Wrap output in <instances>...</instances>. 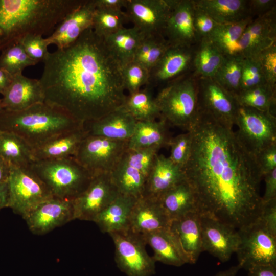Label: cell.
Masks as SVG:
<instances>
[{
	"label": "cell",
	"mask_w": 276,
	"mask_h": 276,
	"mask_svg": "<svg viewBox=\"0 0 276 276\" xmlns=\"http://www.w3.org/2000/svg\"><path fill=\"white\" fill-rule=\"evenodd\" d=\"M235 125L236 133L247 150L255 157L263 149L276 143L275 116L239 105Z\"/></svg>",
	"instance_id": "cell-8"
},
{
	"label": "cell",
	"mask_w": 276,
	"mask_h": 276,
	"mask_svg": "<svg viewBox=\"0 0 276 276\" xmlns=\"http://www.w3.org/2000/svg\"><path fill=\"white\" fill-rule=\"evenodd\" d=\"M2 104L5 110L19 111L45 101L39 79L20 73L12 76L11 82L2 95Z\"/></svg>",
	"instance_id": "cell-21"
},
{
	"label": "cell",
	"mask_w": 276,
	"mask_h": 276,
	"mask_svg": "<svg viewBox=\"0 0 276 276\" xmlns=\"http://www.w3.org/2000/svg\"><path fill=\"white\" fill-rule=\"evenodd\" d=\"M246 0H193L196 7L219 24L235 22L249 16Z\"/></svg>",
	"instance_id": "cell-31"
},
{
	"label": "cell",
	"mask_w": 276,
	"mask_h": 276,
	"mask_svg": "<svg viewBox=\"0 0 276 276\" xmlns=\"http://www.w3.org/2000/svg\"><path fill=\"white\" fill-rule=\"evenodd\" d=\"M120 194L110 173L94 175L85 190L72 200L74 220L93 221Z\"/></svg>",
	"instance_id": "cell-12"
},
{
	"label": "cell",
	"mask_w": 276,
	"mask_h": 276,
	"mask_svg": "<svg viewBox=\"0 0 276 276\" xmlns=\"http://www.w3.org/2000/svg\"><path fill=\"white\" fill-rule=\"evenodd\" d=\"M194 8L193 0H177L163 33L171 45L194 46L200 41L194 27Z\"/></svg>",
	"instance_id": "cell-20"
},
{
	"label": "cell",
	"mask_w": 276,
	"mask_h": 276,
	"mask_svg": "<svg viewBox=\"0 0 276 276\" xmlns=\"http://www.w3.org/2000/svg\"><path fill=\"white\" fill-rule=\"evenodd\" d=\"M276 44V8L256 17L247 26L239 41L243 58H257L265 49Z\"/></svg>",
	"instance_id": "cell-17"
},
{
	"label": "cell",
	"mask_w": 276,
	"mask_h": 276,
	"mask_svg": "<svg viewBox=\"0 0 276 276\" xmlns=\"http://www.w3.org/2000/svg\"><path fill=\"white\" fill-rule=\"evenodd\" d=\"M144 36L133 26L131 28L124 27L104 39L110 51L123 66L133 61Z\"/></svg>",
	"instance_id": "cell-33"
},
{
	"label": "cell",
	"mask_w": 276,
	"mask_h": 276,
	"mask_svg": "<svg viewBox=\"0 0 276 276\" xmlns=\"http://www.w3.org/2000/svg\"><path fill=\"white\" fill-rule=\"evenodd\" d=\"M171 222L158 199L142 196L132 208L128 230L143 236L169 228Z\"/></svg>",
	"instance_id": "cell-19"
},
{
	"label": "cell",
	"mask_w": 276,
	"mask_h": 276,
	"mask_svg": "<svg viewBox=\"0 0 276 276\" xmlns=\"http://www.w3.org/2000/svg\"><path fill=\"white\" fill-rule=\"evenodd\" d=\"M264 194L262 197V202H267L276 198V169L265 174Z\"/></svg>",
	"instance_id": "cell-53"
},
{
	"label": "cell",
	"mask_w": 276,
	"mask_h": 276,
	"mask_svg": "<svg viewBox=\"0 0 276 276\" xmlns=\"http://www.w3.org/2000/svg\"><path fill=\"white\" fill-rule=\"evenodd\" d=\"M152 248L155 262L176 267L187 263L177 241L169 228L141 236Z\"/></svg>",
	"instance_id": "cell-29"
},
{
	"label": "cell",
	"mask_w": 276,
	"mask_h": 276,
	"mask_svg": "<svg viewBox=\"0 0 276 276\" xmlns=\"http://www.w3.org/2000/svg\"><path fill=\"white\" fill-rule=\"evenodd\" d=\"M19 42L28 56L37 63L45 60L49 54V42L46 38L39 35H30L22 39Z\"/></svg>",
	"instance_id": "cell-47"
},
{
	"label": "cell",
	"mask_w": 276,
	"mask_h": 276,
	"mask_svg": "<svg viewBox=\"0 0 276 276\" xmlns=\"http://www.w3.org/2000/svg\"><path fill=\"white\" fill-rule=\"evenodd\" d=\"M274 0H250L247 1L248 13L249 17L262 16L275 7Z\"/></svg>",
	"instance_id": "cell-52"
},
{
	"label": "cell",
	"mask_w": 276,
	"mask_h": 276,
	"mask_svg": "<svg viewBox=\"0 0 276 276\" xmlns=\"http://www.w3.org/2000/svg\"><path fill=\"white\" fill-rule=\"evenodd\" d=\"M234 96L240 105L275 114V87L267 83L240 91Z\"/></svg>",
	"instance_id": "cell-38"
},
{
	"label": "cell",
	"mask_w": 276,
	"mask_h": 276,
	"mask_svg": "<svg viewBox=\"0 0 276 276\" xmlns=\"http://www.w3.org/2000/svg\"><path fill=\"white\" fill-rule=\"evenodd\" d=\"M253 19L248 17L235 22L218 24L208 38L225 56L243 57L239 46V41L246 27Z\"/></svg>",
	"instance_id": "cell-32"
},
{
	"label": "cell",
	"mask_w": 276,
	"mask_h": 276,
	"mask_svg": "<svg viewBox=\"0 0 276 276\" xmlns=\"http://www.w3.org/2000/svg\"><path fill=\"white\" fill-rule=\"evenodd\" d=\"M127 0H95L96 8L122 10L125 8Z\"/></svg>",
	"instance_id": "cell-55"
},
{
	"label": "cell",
	"mask_w": 276,
	"mask_h": 276,
	"mask_svg": "<svg viewBox=\"0 0 276 276\" xmlns=\"http://www.w3.org/2000/svg\"><path fill=\"white\" fill-rule=\"evenodd\" d=\"M159 150L153 147L127 149L123 158L129 165L139 170L147 178Z\"/></svg>",
	"instance_id": "cell-44"
},
{
	"label": "cell",
	"mask_w": 276,
	"mask_h": 276,
	"mask_svg": "<svg viewBox=\"0 0 276 276\" xmlns=\"http://www.w3.org/2000/svg\"><path fill=\"white\" fill-rule=\"evenodd\" d=\"M161 118L189 131L199 115L197 80L188 77L170 82L155 97Z\"/></svg>",
	"instance_id": "cell-6"
},
{
	"label": "cell",
	"mask_w": 276,
	"mask_h": 276,
	"mask_svg": "<svg viewBox=\"0 0 276 276\" xmlns=\"http://www.w3.org/2000/svg\"><path fill=\"white\" fill-rule=\"evenodd\" d=\"M266 83L258 58H243L240 91Z\"/></svg>",
	"instance_id": "cell-45"
},
{
	"label": "cell",
	"mask_w": 276,
	"mask_h": 276,
	"mask_svg": "<svg viewBox=\"0 0 276 276\" xmlns=\"http://www.w3.org/2000/svg\"><path fill=\"white\" fill-rule=\"evenodd\" d=\"M4 109L3 108V107L2 104L1 99H0V114L3 111Z\"/></svg>",
	"instance_id": "cell-60"
},
{
	"label": "cell",
	"mask_w": 276,
	"mask_h": 276,
	"mask_svg": "<svg viewBox=\"0 0 276 276\" xmlns=\"http://www.w3.org/2000/svg\"><path fill=\"white\" fill-rule=\"evenodd\" d=\"M95 9V0H83L46 37L49 45L54 44L57 49H60L76 41L86 30L92 26Z\"/></svg>",
	"instance_id": "cell-18"
},
{
	"label": "cell",
	"mask_w": 276,
	"mask_h": 276,
	"mask_svg": "<svg viewBox=\"0 0 276 276\" xmlns=\"http://www.w3.org/2000/svg\"><path fill=\"white\" fill-rule=\"evenodd\" d=\"M122 107L137 122L161 119L155 98L146 87L127 95Z\"/></svg>",
	"instance_id": "cell-37"
},
{
	"label": "cell",
	"mask_w": 276,
	"mask_h": 276,
	"mask_svg": "<svg viewBox=\"0 0 276 276\" xmlns=\"http://www.w3.org/2000/svg\"><path fill=\"white\" fill-rule=\"evenodd\" d=\"M189 131L191 151L183 170L194 191L199 214L237 230L254 221L262 206L263 178L255 156L233 127L200 110Z\"/></svg>",
	"instance_id": "cell-1"
},
{
	"label": "cell",
	"mask_w": 276,
	"mask_h": 276,
	"mask_svg": "<svg viewBox=\"0 0 276 276\" xmlns=\"http://www.w3.org/2000/svg\"><path fill=\"white\" fill-rule=\"evenodd\" d=\"M184 179L183 168L174 163L169 157L157 154L146 178L143 196L158 199Z\"/></svg>",
	"instance_id": "cell-24"
},
{
	"label": "cell",
	"mask_w": 276,
	"mask_h": 276,
	"mask_svg": "<svg viewBox=\"0 0 276 276\" xmlns=\"http://www.w3.org/2000/svg\"><path fill=\"white\" fill-rule=\"evenodd\" d=\"M83 125L62 109L45 102L19 111L4 109L0 114V130L17 135L33 150Z\"/></svg>",
	"instance_id": "cell-4"
},
{
	"label": "cell",
	"mask_w": 276,
	"mask_h": 276,
	"mask_svg": "<svg viewBox=\"0 0 276 276\" xmlns=\"http://www.w3.org/2000/svg\"><path fill=\"white\" fill-rule=\"evenodd\" d=\"M8 184L9 208L22 218L40 203L53 197L30 167H12Z\"/></svg>",
	"instance_id": "cell-10"
},
{
	"label": "cell",
	"mask_w": 276,
	"mask_h": 276,
	"mask_svg": "<svg viewBox=\"0 0 276 276\" xmlns=\"http://www.w3.org/2000/svg\"><path fill=\"white\" fill-rule=\"evenodd\" d=\"M194 46L171 45L150 71L149 84L163 83L183 74L193 66Z\"/></svg>",
	"instance_id": "cell-23"
},
{
	"label": "cell",
	"mask_w": 276,
	"mask_h": 276,
	"mask_svg": "<svg viewBox=\"0 0 276 276\" xmlns=\"http://www.w3.org/2000/svg\"><path fill=\"white\" fill-rule=\"evenodd\" d=\"M137 199L120 194L93 222L104 233L109 234L128 230L130 214Z\"/></svg>",
	"instance_id": "cell-26"
},
{
	"label": "cell",
	"mask_w": 276,
	"mask_h": 276,
	"mask_svg": "<svg viewBox=\"0 0 276 276\" xmlns=\"http://www.w3.org/2000/svg\"><path fill=\"white\" fill-rule=\"evenodd\" d=\"M128 140L87 135L74 156L93 176L110 173L128 149Z\"/></svg>",
	"instance_id": "cell-9"
},
{
	"label": "cell",
	"mask_w": 276,
	"mask_h": 276,
	"mask_svg": "<svg viewBox=\"0 0 276 276\" xmlns=\"http://www.w3.org/2000/svg\"><path fill=\"white\" fill-rule=\"evenodd\" d=\"M128 21V16L122 10L96 7L91 27L96 34L105 38L124 28Z\"/></svg>",
	"instance_id": "cell-40"
},
{
	"label": "cell",
	"mask_w": 276,
	"mask_h": 276,
	"mask_svg": "<svg viewBox=\"0 0 276 276\" xmlns=\"http://www.w3.org/2000/svg\"><path fill=\"white\" fill-rule=\"evenodd\" d=\"M11 168L12 166L0 156V183L8 182Z\"/></svg>",
	"instance_id": "cell-56"
},
{
	"label": "cell",
	"mask_w": 276,
	"mask_h": 276,
	"mask_svg": "<svg viewBox=\"0 0 276 276\" xmlns=\"http://www.w3.org/2000/svg\"><path fill=\"white\" fill-rule=\"evenodd\" d=\"M83 0H0V51L30 35H50Z\"/></svg>",
	"instance_id": "cell-3"
},
{
	"label": "cell",
	"mask_w": 276,
	"mask_h": 276,
	"mask_svg": "<svg viewBox=\"0 0 276 276\" xmlns=\"http://www.w3.org/2000/svg\"><path fill=\"white\" fill-rule=\"evenodd\" d=\"M170 147L169 158L182 168L188 162L192 147V137L190 131L171 137L168 145Z\"/></svg>",
	"instance_id": "cell-46"
},
{
	"label": "cell",
	"mask_w": 276,
	"mask_h": 276,
	"mask_svg": "<svg viewBox=\"0 0 276 276\" xmlns=\"http://www.w3.org/2000/svg\"><path fill=\"white\" fill-rule=\"evenodd\" d=\"M168 124L163 119L138 121L128 142V149L146 148L160 149L169 145L171 137L167 129Z\"/></svg>",
	"instance_id": "cell-30"
},
{
	"label": "cell",
	"mask_w": 276,
	"mask_h": 276,
	"mask_svg": "<svg viewBox=\"0 0 276 276\" xmlns=\"http://www.w3.org/2000/svg\"><path fill=\"white\" fill-rule=\"evenodd\" d=\"M171 45L163 35L144 36L133 61L139 63L150 72Z\"/></svg>",
	"instance_id": "cell-39"
},
{
	"label": "cell",
	"mask_w": 276,
	"mask_h": 276,
	"mask_svg": "<svg viewBox=\"0 0 276 276\" xmlns=\"http://www.w3.org/2000/svg\"><path fill=\"white\" fill-rule=\"evenodd\" d=\"M122 74L125 89L129 94L139 91L149 84V71L134 61L122 66Z\"/></svg>",
	"instance_id": "cell-43"
},
{
	"label": "cell",
	"mask_w": 276,
	"mask_h": 276,
	"mask_svg": "<svg viewBox=\"0 0 276 276\" xmlns=\"http://www.w3.org/2000/svg\"><path fill=\"white\" fill-rule=\"evenodd\" d=\"M196 80L199 110L233 127L238 109L235 96L212 78H198Z\"/></svg>",
	"instance_id": "cell-14"
},
{
	"label": "cell",
	"mask_w": 276,
	"mask_h": 276,
	"mask_svg": "<svg viewBox=\"0 0 276 276\" xmlns=\"http://www.w3.org/2000/svg\"><path fill=\"white\" fill-rule=\"evenodd\" d=\"M87 135L83 127L62 133L33 150L34 160L74 157L82 141Z\"/></svg>",
	"instance_id": "cell-27"
},
{
	"label": "cell",
	"mask_w": 276,
	"mask_h": 276,
	"mask_svg": "<svg viewBox=\"0 0 276 276\" xmlns=\"http://www.w3.org/2000/svg\"><path fill=\"white\" fill-rule=\"evenodd\" d=\"M29 230L42 235L74 220L72 200L52 197L23 217Z\"/></svg>",
	"instance_id": "cell-15"
},
{
	"label": "cell",
	"mask_w": 276,
	"mask_h": 276,
	"mask_svg": "<svg viewBox=\"0 0 276 276\" xmlns=\"http://www.w3.org/2000/svg\"><path fill=\"white\" fill-rule=\"evenodd\" d=\"M32 151L17 135L0 130V156L12 167H29L34 161Z\"/></svg>",
	"instance_id": "cell-36"
},
{
	"label": "cell",
	"mask_w": 276,
	"mask_h": 276,
	"mask_svg": "<svg viewBox=\"0 0 276 276\" xmlns=\"http://www.w3.org/2000/svg\"><path fill=\"white\" fill-rule=\"evenodd\" d=\"M195 49L193 61L198 78H213L225 56L208 37L201 38Z\"/></svg>",
	"instance_id": "cell-35"
},
{
	"label": "cell",
	"mask_w": 276,
	"mask_h": 276,
	"mask_svg": "<svg viewBox=\"0 0 276 276\" xmlns=\"http://www.w3.org/2000/svg\"><path fill=\"white\" fill-rule=\"evenodd\" d=\"M256 158L263 177L265 174L276 169V143L263 149Z\"/></svg>",
	"instance_id": "cell-50"
},
{
	"label": "cell",
	"mask_w": 276,
	"mask_h": 276,
	"mask_svg": "<svg viewBox=\"0 0 276 276\" xmlns=\"http://www.w3.org/2000/svg\"><path fill=\"white\" fill-rule=\"evenodd\" d=\"M240 269L238 265L232 266L226 270L219 271L214 276H236Z\"/></svg>",
	"instance_id": "cell-59"
},
{
	"label": "cell",
	"mask_w": 276,
	"mask_h": 276,
	"mask_svg": "<svg viewBox=\"0 0 276 276\" xmlns=\"http://www.w3.org/2000/svg\"><path fill=\"white\" fill-rule=\"evenodd\" d=\"M238 232L240 241L235 253L241 269L248 271L257 265H276V236L259 217Z\"/></svg>",
	"instance_id": "cell-7"
},
{
	"label": "cell",
	"mask_w": 276,
	"mask_h": 276,
	"mask_svg": "<svg viewBox=\"0 0 276 276\" xmlns=\"http://www.w3.org/2000/svg\"><path fill=\"white\" fill-rule=\"evenodd\" d=\"M266 82L273 87L276 85V44L263 51L257 57Z\"/></svg>",
	"instance_id": "cell-48"
},
{
	"label": "cell",
	"mask_w": 276,
	"mask_h": 276,
	"mask_svg": "<svg viewBox=\"0 0 276 276\" xmlns=\"http://www.w3.org/2000/svg\"><path fill=\"white\" fill-rule=\"evenodd\" d=\"M54 197L73 200L83 193L94 176L74 157L34 160L29 166Z\"/></svg>",
	"instance_id": "cell-5"
},
{
	"label": "cell",
	"mask_w": 276,
	"mask_h": 276,
	"mask_svg": "<svg viewBox=\"0 0 276 276\" xmlns=\"http://www.w3.org/2000/svg\"><path fill=\"white\" fill-rule=\"evenodd\" d=\"M9 191L8 182L0 183V210L9 208Z\"/></svg>",
	"instance_id": "cell-57"
},
{
	"label": "cell",
	"mask_w": 276,
	"mask_h": 276,
	"mask_svg": "<svg viewBox=\"0 0 276 276\" xmlns=\"http://www.w3.org/2000/svg\"><path fill=\"white\" fill-rule=\"evenodd\" d=\"M259 219L274 236H276V198L262 202Z\"/></svg>",
	"instance_id": "cell-51"
},
{
	"label": "cell",
	"mask_w": 276,
	"mask_h": 276,
	"mask_svg": "<svg viewBox=\"0 0 276 276\" xmlns=\"http://www.w3.org/2000/svg\"><path fill=\"white\" fill-rule=\"evenodd\" d=\"M171 221L198 212L193 189L186 180L177 183L158 199Z\"/></svg>",
	"instance_id": "cell-28"
},
{
	"label": "cell",
	"mask_w": 276,
	"mask_h": 276,
	"mask_svg": "<svg viewBox=\"0 0 276 276\" xmlns=\"http://www.w3.org/2000/svg\"><path fill=\"white\" fill-rule=\"evenodd\" d=\"M169 229L177 241L187 263H195L202 250L201 216L190 213L171 222Z\"/></svg>",
	"instance_id": "cell-22"
},
{
	"label": "cell",
	"mask_w": 276,
	"mask_h": 276,
	"mask_svg": "<svg viewBox=\"0 0 276 276\" xmlns=\"http://www.w3.org/2000/svg\"><path fill=\"white\" fill-rule=\"evenodd\" d=\"M115 247L117 267L127 276H152L155 273V261L145 249L142 236L129 230L109 234Z\"/></svg>",
	"instance_id": "cell-11"
},
{
	"label": "cell",
	"mask_w": 276,
	"mask_h": 276,
	"mask_svg": "<svg viewBox=\"0 0 276 276\" xmlns=\"http://www.w3.org/2000/svg\"><path fill=\"white\" fill-rule=\"evenodd\" d=\"M12 76L0 68V94L3 95L10 85Z\"/></svg>",
	"instance_id": "cell-58"
},
{
	"label": "cell",
	"mask_w": 276,
	"mask_h": 276,
	"mask_svg": "<svg viewBox=\"0 0 276 276\" xmlns=\"http://www.w3.org/2000/svg\"><path fill=\"white\" fill-rule=\"evenodd\" d=\"M137 121L122 107L104 117L84 124L87 135L116 140H129Z\"/></svg>",
	"instance_id": "cell-25"
},
{
	"label": "cell",
	"mask_w": 276,
	"mask_h": 276,
	"mask_svg": "<svg viewBox=\"0 0 276 276\" xmlns=\"http://www.w3.org/2000/svg\"><path fill=\"white\" fill-rule=\"evenodd\" d=\"M177 1L127 0L125 12L129 21L143 36L163 35L168 17Z\"/></svg>",
	"instance_id": "cell-13"
},
{
	"label": "cell",
	"mask_w": 276,
	"mask_h": 276,
	"mask_svg": "<svg viewBox=\"0 0 276 276\" xmlns=\"http://www.w3.org/2000/svg\"><path fill=\"white\" fill-rule=\"evenodd\" d=\"M248 272V276H276V265H257L249 269Z\"/></svg>",
	"instance_id": "cell-54"
},
{
	"label": "cell",
	"mask_w": 276,
	"mask_h": 276,
	"mask_svg": "<svg viewBox=\"0 0 276 276\" xmlns=\"http://www.w3.org/2000/svg\"><path fill=\"white\" fill-rule=\"evenodd\" d=\"M194 7L193 23L197 35L199 40L209 37L218 24L205 12L196 7L195 5Z\"/></svg>",
	"instance_id": "cell-49"
},
{
	"label": "cell",
	"mask_w": 276,
	"mask_h": 276,
	"mask_svg": "<svg viewBox=\"0 0 276 276\" xmlns=\"http://www.w3.org/2000/svg\"><path fill=\"white\" fill-rule=\"evenodd\" d=\"M200 216L202 252H209L222 262H227L238 248V230L217 219Z\"/></svg>",
	"instance_id": "cell-16"
},
{
	"label": "cell",
	"mask_w": 276,
	"mask_h": 276,
	"mask_svg": "<svg viewBox=\"0 0 276 276\" xmlns=\"http://www.w3.org/2000/svg\"><path fill=\"white\" fill-rule=\"evenodd\" d=\"M39 79L44 102L84 124L122 107V65L92 27L70 45L50 52Z\"/></svg>",
	"instance_id": "cell-2"
},
{
	"label": "cell",
	"mask_w": 276,
	"mask_h": 276,
	"mask_svg": "<svg viewBox=\"0 0 276 276\" xmlns=\"http://www.w3.org/2000/svg\"><path fill=\"white\" fill-rule=\"evenodd\" d=\"M36 64L28 56L19 42L3 50L0 55V68L11 76L22 73L25 68Z\"/></svg>",
	"instance_id": "cell-42"
},
{
	"label": "cell",
	"mask_w": 276,
	"mask_h": 276,
	"mask_svg": "<svg viewBox=\"0 0 276 276\" xmlns=\"http://www.w3.org/2000/svg\"><path fill=\"white\" fill-rule=\"evenodd\" d=\"M243 59L239 56H225L212 78L234 96L240 91Z\"/></svg>",
	"instance_id": "cell-41"
},
{
	"label": "cell",
	"mask_w": 276,
	"mask_h": 276,
	"mask_svg": "<svg viewBox=\"0 0 276 276\" xmlns=\"http://www.w3.org/2000/svg\"><path fill=\"white\" fill-rule=\"evenodd\" d=\"M110 175L120 194L136 198L143 196L146 177L139 170L129 165L123 157Z\"/></svg>",
	"instance_id": "cell-34"
}]
</instances>
